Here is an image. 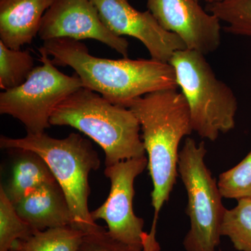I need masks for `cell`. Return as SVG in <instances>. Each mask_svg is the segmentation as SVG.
Wrapping results in <instances>:
<instances>
[{
  "label": "cell",
  "mask_w": 251,
  "mask_h": 251,
  "mask_svg": "<svg viewBox=\"0 0 251 251\" xmlns=\"http://www.w3.org/2000/svg\"><path fill=\"white\" fill-rule=\"evenodd\" d=\"M204 54L189 49L176 51L169 64L184 95L193 131L210 141L235 127L238 109L233 91L216 77Z\"/></svg>",
  "instance_id": "5"
},
{
  "label": "cell",
  "mask_w": 251,
  "mask_h": 251,
  "mask_svg": "<svg viewBox=\"0 0 251 251\" xmlns=\"http://www.w3.org/2000/svg\"><path fill=\"white\" fill-rule=\"evenodd\" d=\"M146 156L132 158L105 167L104 174L110 181L106 201L91 211L94 221L103 220L109 234L135 251H143L145 221L133 210L135 178L148 168Z\"/></svg>",
  "instance_id": "8"
},
{
  "label": "cell",
  "mask_w": 251,
  "mask_h": 251,
  "mask_svg": "<svg viewBox=\"0 0 251 251\" xmlns=\"http://www.w3.org/2000/svg\"><path fill=\"white\" fill-rule=\"evenodd\" d=\"M143 251H160L161 247L156 241V234L147 233L144 239Z\"/></svg>",
  "instance_id": "22"
},
{
  "label": "cell",
  "mask_w": 251,
  "mask_h": 251,
  "mask_svg": "<svg viewBox=\"0 0 251 251\" xmlns=\"http://www.w3.org/2000/svg\"><path fill=\"white\" fill-rule=\"evenodd\" d=\"M17 153L12 174L6 186H2L13 204L43 185L57 182L46 161L34 151L12 150Z\"/></svg>",
  "instance_id": "14"
},
{
  "label": "cell",
  "mask_w": 251,
  "mask_h": 251,
  "mask_svg": "<svg viewBox=\"0 0 251 251\" xmlns=\"http://www.w3.org/2000/svg\"><path fill=\"white\" fill-rule=\"evenodd\" d=\"M218 186L223 198H251V151L237 166L219 175Z\"/></svg>",
  "instance_id": "20"
},
{
  "label": "cell",
  "mask_w": 251,
  "mask_h": 251,
  "mask_svg": "<svg viewBox=\"0 0 251 251\" xmlns=\"http://www.w3.org/2000/svg\"><path fill=\"white\" fill-rule=\"evenodd\" d=\"M126 108L138 118L148 154L154 211L151 230L156 232L160 211L169 201L178 176L180 142L193 130L189 108L184 95L176 90L146 94L130 102Z\"/></svg>",
  "instance_id": "2"
},
{
  "label": "cell",
  "mask_w": 251,
  "mask_h": 251,
  "mask_svg": "<svg viewBox=\"0 0 251 251\" xmlns=\"http://www.w3.org/2000/svg\"><path fill=\"white\" fill-rule=\"evenodd\" d=\"M77 251H135L118 242L104 227L85 234Z\"/></svg>",
  "instance_id": "21"
},
{
  "label": "cell",
  "mask_w": 251,
  "mask_h": 251,
  "mask_svg": "<svg viewBox=\"0 0 251 251\" xmlns=\"http://www.w3.org/2000/svg\"><path fill=\"white\" fill-rule=\"evenodd\" d=\"M105 25L119 36H129L143 43L151 59L169 63L176 51L187 49L176 34L158 24L150 11L142 12L128 0H93Z\"/></svg>",
  "instance_id": "10"
},
{
  "label": "cell",
  "mask_w": 251,
  "mask_h": 251,
  "mask_svg": "<svg viewBox=\"0 0 251 251\" xmlns=\"http://www.w3.org/2000/svg\"><path fill=\"white\" fill-rule=\"evenodd\" d=\"M15 209L36 231L73 226V216L58 183L43 185L21 198Z\"/></svg>",
  "instance_id": "12"
},
{
  "label": "cell",
  "mask_w": 251,
  "mask_h": 251,
  "mask_svg": "<svg viewBox=\"0 0 251 251\" xmlns=\"http://www.w3.org/2000/svg\"><path fill=\"white\" fill-rule=\"evenodd\" d=\"M221 235L227 237L239 251H251V198L238 200L237 206L226 209Z\"/></svg>",
  "instance_id": "16"
},
{
  "label": "cell",
  "mask_w": 251,
  "mask_h": 251,
  "mask_svg": "<svg viewBox=\"0 0 251 251\" xmlns=\"http://www.w3.org/2000/svg\"><path fill=\"white\" fill-rule=\"evenodd\" d=\"M204 142L186 138L179 151L178 173L187 193L186 214L191 229L183 245L186 251H216L221 242V227L226 209L218 181L208 169Z\"/></svg>",
  "instance_id": "6"
},
{
  "label": "cell",
  "mask_w": 251,
  "mask_h": 251,
  "mask_svg": "<svg viewBox=\"0 0 251 251\" xmlns=\"http://www.w3.org/2000/svg\"><path fill=\"white\" fill-rule=\"evenodd\" d=\"M53 1L0 0V41L14 50L31 44Z\"/></svg>",
  "instance_id": "13"
},
{
  "label": "cell",
  "mask_w": 251,
  "mask_h": 251,
  "mask_svg": "<svg viewBox=\"0 0 251 251\" xmlns=\"http://www.w3.org/2000/svg\"><path fill=\"white\" fill-rule=\"evenodd\" d=\"M148 11L163 29L179 36L186 49L204 55L219 49L221 21L196 0H148Z\"/></svg>",
  "instance_id": "11"
},
{
  "label": "cell",
  "mask_w": 251,
  "mask_h": 251,
  "mask_svg": "<svg viewBox=\"0 0 251 251\" xmlns=\"http://www.w3.org/2000/svg\"><path fill=\"white\" fill-rule=\"evenodd\" d=\"M0 147L4 150L34 151L46 161L65 195L73 216L74 228L85 234L101 228L96 224L89 210L90 194L89 175L100 166L98 153L90 140L72 133L57 139L45 132L22 138L1 136Z\"/></svg>",
  "instance_id": "4"
},
{
  "label": "cell",
  "mask_w": 251,
  "mask_h": 251,
  "mask_svg": "<svg viewBox=\"0 0 251 251\" xmlns=\"http://www.w3.org/2000/svg\"><path fill=\"white\" fill-rule=\"evenodd\" d=\"M206 9L226 23L225 30L227 32L251 36V0H226L208 4Z\"/></svg>",
  "instance_id": "18"
},
{
  "label": "cell",
  "mask_w": 251,
  "mask_h": 251,
  "mask_svg": "<svg viewBox=\"0 0 251 251\" xmlns=\"http://www.w3.org/2000/svg\"><path fill=\"white\" fill-rule=\"evenodd\" d=\"M32 227L23 221L14 204L0 187V251H11L16 241L27 239L34 233Z\"/></svg>",
  "instance_id": "19"
},
{
  "label": "cell",
  "mask_w": 251,
  "mask_h": 251,
  "mask_svg": "<svg viewBox=\"0 0 251 251\" xmlns=\"http://www.w3.org/2000/svg\"><path fill=\"white\" fill-rule=\"evenodd\" d=\"M85 234L72 226L36 231L16 241L11 251H77Z\"/></svg>",
  "instance_id": "15"
},
{
  "label": "cell",
  "mask_w": 251,
  "mask_h": 251,
  "mask_svg": "<svg viewBox=\"0 0 251 251\" xmlns=\"http://www.w3.org/2000/svg\"><path fill=\"white\" fill-rule=\"evenodd\" d=\"M196 1H201V0H196Z\"/></svg>",
  "instance_id": "24"
},
{
  "label": "cell",
  "mask_w": 251,
  "mask_h": 251,
  "mask_svg": "<svg viewBox=\"0 0 251 251\" xmlns=\"http://www.w3.org/2000/svg\"><path fill=\"white\" fill-rule=\"evenodd\" d=\"M208 4H214V3L221 2V1H226V0H204Z\"/></svg>",
  "instance_id": "23"
},
{
  "label": "cell",
  "mask_w": 251,
  "mask_h": 251,
  "mask_svg": "<svg viewBox=\"0 0 251 251\" xmlns=\"http://www.w3.org/2000/svg\"><path fill=\"white\" fill-rule=\"evenodd\" d=\"M50 123L72 126L98 144L105 152V167L145 156L140 123L133 111L85 87L59 103Z\"/></svg>",
  "instance_id": "3"
},
{
  "label": "cell",
  "mask_w": 251,
  "mask_h": 251,
  "mask_svg": "<svg viewBox=\"0 0 251 251\" xmlns=\"http://www.w3.org/2000/svg\"><path fill=\"white\" fill-rule=\"evenodd\" d=\"M38 35L44 41L94 39L124 57L128 54V41L105 25L93 0H54L43 18Z\"/></svg>",
  "instance_id": "9"
},
{
  "label": "cell",
  "mask_w": 251,
  "mask_h": 251,
  "mask_svg": "<svg viewBox=\"0 0 251 251\" xmlns=\"http://www.w3.org/2000/svg\"><path fill=\"white\" fill-rule=\"evenodd\" d=\"M34 69V59L29 51L10 49L0 41L1 90H9L22 85Z\"/></svg>",
  "instance_id": "17"
},
{
  "label": "cell",
  "mask_w": 251,
  "mask_h": 251,
  "mask_svg": "<svg viewBox=\"0 0 251 251\" xmlns=\"http://www.w3.org/2000/svg\"><path fill=\"white\" fill-rule=\"evenodd\" d=\"M54 65L70 67L83 87L109 101L126 107L135 99L157 91L178 88L174 69L154 59H110L94 57L85 44L70 39L44 41Z\"/></svg>",
  "instance_id": "1"
},
{
  "label": "cell",
  "mask_w": 251,
  "mask_h": 251,
  "mask_svg": "<svg viewBox=\"0 0 251 251\" xmlns=\"http://www.w3.org/2000/svg\"><path fill=\"white\" fill-rule=\"evenodd\" d=\"M39 51L41 65L33 69L22 85L0 94V113L17 119L31 134L50 128L56 107L84 87L76 74L69 76L59 71L42 46Z\"/></svg>",
  "instance_id": "7"
}]
</instances>
